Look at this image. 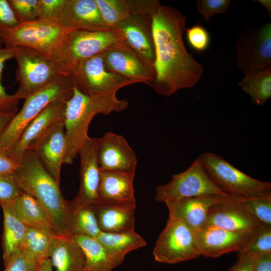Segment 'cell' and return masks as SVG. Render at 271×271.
<instances>
[{"mask_svg": "<svg viewBox=\"0 0 271 271\" xmlns=\"http://www.w3.org/2000/svg\"><path fill=\"white\" fill-rule=\"evenodd\" d=\"M186 19L177 9L161 5L153 17L156 78L150 87L159 95L170 96L192 88L201 78L203 66L188 52L183 41Z\"/></svg>", "mask_w": 271, "mask_h": 271, "instance_id": "obj_1", "label": "cell"}, {"mask_svg": "<svg viewBox=\"0 0 271 271\" xmlns=\"http://www.w3.org/2000/svg\"><path fill=\"white\" fill-rule=\"evenodd\" d=\"M20 165L12 175L24 193L36 198L52 216L59 235L71 236V210L69 201L64 199L58 184L45 168L36 153L26 150Z\"/></svg>", "mask_w": 271, "mask_h": 271, "instance_id": "obj_2", "label": "cell"}, {"mask_svg": "<svg viewBox=\"0 0 271 271\" xmlns=\"http://www.w3.org/2000/svg\"><path fill=\"white\" fill-rule=\"evenodd\" d=\"M117 92L90 96L73 86L71 98L66 102L64 119L65 150L63 164L71 165L88 138L89 124L99 114L108 115L128 107V101L119 99Z\"/></svg>", "mask_w": 271, "mask_h": 271, "instance_id": "obj_3", "label": "cell"}, {"mask_svg": "<svg viewBox=\"0 0 271 271\" xmlns=\"http://www.w3.org/2000/svg\"><path fill=\"white\" fill-rule=\"evenodd\" d=\"M121 41V36L114 30H74L66 35L49 57L61 75L70 77L80 62Z\"/></svg>", "mask_w": 271, "mask_h": 271, "instance_id": "obj_4", "label": "cell"}, {"mask_svg": "<svg viewBox=\"0 0 271 271\" xmlns=\"http://www.w3.org/2000/svg\"><path fill=\"white\" fill-rule=\"evenodd\" d=\"M73 93V85L69 77L61 75L49 85L25 100L0 136V153L10 157L22 134L31 122L51 102L68 101Z\"/></svg>", "mask_w": 271, "mask_h": 271, "instance_id": "obj_5", "label": "cell"}, {"mask_svg": "<svg viewBox=\"0 0 271 271\" xmlns=\"http://www.w3.org/2000/svg\"><path fill=\"white\" fill-rule=\"evenodd\" d=\"M206 172L224 192L245 197L271 195V184L254 179L239 170L222 157L206 152L198 157Z\"/></svg>", "mask_w": 271, "mask_h": 271, "instance_id": "obj_6", "label": "cell"}, {"mask_svg": "<svg viewBox=\"0 0 271 271\" xmlns=\"http://www.w3.org/2000/svg\"><path fill=\"white\" fill-rule=\"evenodd\" d=\"M19 87L14 94L25 100L61 76L48 55L26 47H14Z\"/></svg>", "mask_w": 271, "mask_h": 271, "instance_id": "obj_7", "label": "cell"}, {"mask_svg": "<svg viewBox=\"0 0 271 271\" xmlns=\"http://www.w3.org/2000/svg\"><path fill=\"white\" fill-rule=\"evenodd\" d=\"M76 30L61 26L56 20L37 19L20 23L6 33L0 41L5 48L26 47L49 56L66 35Z\"/></svg>", "mask_w": 271, "mask_h": 271, "instance_id": "obj_8", "label": "cell"}, {"mask_svg": "<svg viewBox=\"0 0 271 271\" xmlns=\"http://www.w3.org/2000/svg\"><path fill=\"white\" fill-rule=\"evenodd\" d=\"M160 6L157 0H135L130 16L113 29L132 49L154 66L155 51L152 20Z\"/></svg>", "mask_w": 271, "mask_h": 271, "instance_id": "obj_9", "label": "cell"}, {"mask_svg": "<svg viewBox=\"0 0 271 271\" xmlns=\"http://www.w3.org/2000/svg\"><path fill=\"white\" fill-rule=\"evenodd\" d=\"M156 201L166 202L183 198L224 195L204 170L199 158L185 171L173 175L168 183L156 189Z\"/></svg>", "mask_w": 271, "mask_h": 271, "instance_id": "obj_10", "label": "cell"}, {"mask_svg": "<svg viewBox=\"0 0 271 271\" xmlns=\"http://www.w3.org/2000/svg\"><path fill=\"white\" fill-rule=\"evenodd\" d=\"M153 254L156 261L169 264L201 255L196 244L195 232L181 221L170 216L156 242Z\"/></svg>", "mask_w": 271, "mask_h": 271, "instance_id": "obj_11", "label": "cell"}, {"mask_svg": "<svg viewBox=\"0 0 271 271\" xmlns=\"http://www.w3.org/2000/svg\"><path fill=\"white\" fill-rule=\"evenodd\" d=\"M69 78L74 87L90 96L117 92L120 88L134 83L108 71L102 53L80 62Z\"/></svg>", "mask_w": 271, "mask_h": 271, "instance_id": "obj_12", "label": "cell"}, {"mask_svg": "<svg viewBox=\"0 0 271 271\" xmlns=\"http://www.w3.org/2000/svg\"><path fill=\"white\" fill-rule=\"evenodd\" d=\"M235 48L237 65L244 75L270 67L271 24L242 30Z\"/></svg>", "mask_w": 271, "mask_h": 271, "instance_id": "obj_13", "label": "cell"}, {"mask_svg": "<svg viewBox=\"0 0 271 271\" xmlns=\"http://www.w3.org/2000/svg\"><path fill=\"white\" fill-rule=\"evenodd\" d=\"M106 69L136 83L150 86L154 82V66L148 63L123 41L106 49L102 53Z\"/></svg>", "mask_w": 271, "mask_h": 271, "instance_id": "obj_14", "label": "cell"}, {"mask_svg": "<svg viewBox=\"0 0 271 271\" xmlns=\"http://www.w3.org/2000/svg\"><path fill=\"white\" fill-rule=\"evenodd\" d=\"M260 224L235 195L226 194L220 195L210 208L205 225L235 232L253 233Z\"/></svg>", "mask_w": 271, "mask_h": 271, "instance_id": "obj_15", "label": "cell"}, {"mask_svg": "<svg viewBox=\"0 0 271 271\" xmlns=\"http://www.w3.org/2000/svg\"><path fill=\"white\" fill-rule=\"evenodd\" d=\"M99 138L88 137L80 150V186L77 196L69 201L73 206L96 205L99 202L101 170L97 150Z\"/></svg>", "mask_w": 271, "mask_h": 271, "instance_id": "obj_16", "label": "cell"}, {"mask_svg": "<svg viewBox=\"0 0 271 271\" xmlns=\"http://www.w3.org/2000/svg\"><path fill=\"white\" fill-rule=\"evenodd\" d=\"M252 233L205 225L195 232V238L201 255L217 257L230 252H241L250 242Z\"/></svg>", "mask_w": 271, "mask_h": 271, "instance_id": "obj_17", "label": "cell"}, {"mask_svg": "<svg viewBox=\"0 0 271 271\" xmlns=\"http://www.w3.org/2000/svg\"><path fill=\"white\" fill-rule=\"evenodd\" d=\"M97 156L101 171L136 170V155L121 135L107 132L99 138Z\"/></svg>", "mask_w": 271, "mask_h": 271, "instance_id": "obj_18", "label": "cell"}, {"mask_svg": "<svg viewBox=\"0 0 271 271\" xmlns=\"http://www.w3.org/2000/svg\"><path fill=\"white\" fill-rule=\"evenodd\" d=\"M56 20L68 28L90 31L109 30L95 0H66Z\"/></svg>", "mask_w": 271, "mask_h": 271, "instance_id": "obj_19", "label": "cell"}, {"mask_svg": "<svg viewBox=\"0 0 271 271\" xmlns=\"http://www.w3.org/2000/svg\"><path fill=\"white\" fill-rule=\"evenodd\" d=\"M66 102L56 100L49 104L24 130L10 158L19 162L32 144L56 126L64 123Z\"/></svg>", "mask_w": 271, "mask_h": 271, "instance_id": "obj_20", "label": "cell"}, {"mask_svg": "<svg viewBox=\"0 0 271 271\" xmlns=\"http://www.w3.org/2000/svg\"><path fill=\"white\" fill-rule=\"evenodd\" d=\"M135 172L101 170L97 204L136 205L133 186Z\"/></svg>", "mask_w": 271, "mask_h": 271, "instance_id": "obj_21", "label": "cell"}, {"mask_svg": "<svg viewBox=\"0 0 271 271\" xmlns=\"http://www.w3.org/2000/svg\"><path fill=\"white\" fill-rule=\"evenodd\" d=\"M28 149L36 153L46 170L60 184L65 150L64 124H60L51 129Z\"/></svg>", "mask_w": 271, "mask_h": 271, "instance_id": "obj_22", "label": "cell"}, {"mask_svg": "<svg viewBox=\"0 0 271 271\" xmlns=\"http://www.w3.org/2000/svg\"><path fill=\"white\" fill-rule=\"evenodd\" d=\"M218 195L183 198L165 202L169 216L177 219L194 232L203 227L210 208L218 201Z\"/></svg>", "mask_w": 271, "mask_h": 271, "instance_id": "obj_23", "label": "cell"}, {"mask_svg": "<svg viewBox=\"0 0 271 271\" xmlns=\"http://www.w3.org/2000/svg\"><path fill=\"white\" fill-rule=\"evenodd\" d=\"M100 231L122 233L134 230L136 205H92Z\"/></svg>", "mask_w": 271, "mask_h": 271, "instance_id": "obj_24", "label": "cell"}, {"mask_svg": "<svg viewBox=\"0 0 271 271\" xmlns=\"http://www.w3.org/2000/svg\"><path fill=\"white\" fill-rule=\"evenodd\" d=\"M49 258L56 271H82L85 263L83 251L71 236L56 235Z\"/></svg>", "mask_w": 271, "mask_h": 271, "instance_id": "obj_25", "label": "cell"}, {"mask_svg": "<svg viewBox=\"0 0 271 271\" xmlns=\"http://www.w3.org/2000/svg\"><path fill=\"white\" fill-rule=\"evenodd\" d=\"M1 206L4 215L2 237L3 258L6 265L23 251L27 226L17 217L10 203Z\"/></svg>", "mask_w": 271, "mask_h": 271, "instance_id": "obj_26", "label": "cell"}, {"mask_svg": "<svg viewBox=\"0 0 271 271\" xmlns=\"http://www.w3.org/2000/svg\"><path fill=\"white\" fill-rule=\"evenodd\" d=\"M10 204L17 217L27 226L49 230L57 234L52 216L32 196L23 192Z\"/></svg>", "mask_w": 271, "mask_h": 271, "instance_id": "obj_27", "label": "cell"}, {"mask_svg": "<svg viewBox=\"0 0 271 271\" xmlns=\"http://www.w3.org/2000/svg\"><path fill=\"white\" fill-rule=\"evenodd\" d=\"M95 239L105 249L116 266L122 263L127 253L146 245L145 239L134 230L122 233L101 232Z\"/></svg>", "mask_w": 271, "mask_h": 271, "instance_id": "obj_28", "label": "cell"}, {"mask_svg": "<svg viewBox=\"0 0 271 271\" xmlns=\"http://www.w3.org/2000/svg\"><path fill=\"white\" fill-rule=\"evenodd\" d=\"M73 237L84 254L85 263L82 271H112L116 267L96 239L83 235H75Z\"/></svg>", "mask_w": 271, "mask_h": 271, "instance_id": "obj_29", "label": "cell"}, {"mask_svg": "<svg viewBox=\"0 0 271 271\" xmlns=\"http://www.w3.org/2000/svg\"><path fill=\"white\" fill-rule=\"evenodd\" d=\"M237 85L250 95L254 103L263 105L271 96V67L245 74Z\"/></svg>", "mask_w": 271, "mask_h": 271, "instance_id": "obj_30", "label": "cell"}, {"mask_svg": "<svg viewBox=\"0 0 271 271\" xmlns=\"http://www.w3.org/2000/svg\"><path fill=\"white\" fill-rule=\"evenodd\" d=\"M57 235L49 230L27 226L23 251L40 263L49 258L52 242Z\"/></svg>", "mask_w": 271, "mask_h": 271, "instance_id": "obj_31", "label": "cell"}, {"mask_svg": "<svg viewBox=\"0 0 271 271\" xmlns=\"http://www.w3.org/2000/svg\"><path fill=\"white\" fill-rule=\"evenodd\" d=\"M71 210V232L73 236L83 235L96 238L101 232L92 205L73 206Z\"/></svg>", "mask_w": 271, "mask_h": 271, "instance_id": "obj_32", "label": "cell"}, {"mask_svg": "<svg viewBox=\"0 0 271 271\" xmlns=\"http://www.w3.org/2000/svg\"><path fill=\"white\" fill-rule=\"evenodd\" d=\"M106 27L114 29L131 15L135 0H95Z\"/></svg>", "mask_w": 271, "mask_h": 271, "instance_id": "obj_33", "label": "cell"}, {"mask_svg": "<svg viewBox=\"0 0 271 271\" xmlns=\"http://www.w3.org/2000/svg\"><path fill=\"white\" fill-rule=\"evenodd\" d=\"M235 196L246 210L260 223L271 226V195L257 197Z\"/></svg>", "mask_w": 271, "mask_h": 271, "instance_id": "obj_34", "label": "cell"}, {"mask_svg": "<svg viewBox=\"0 0 271 271\" xmlns=\"http://www.w3.org/2000/svg\"><path fill=\"white\" fill-rule=\"evenodd\" d=\"M268 253H271V226L260 224L253 232L247 246L238 254L257 256Z\"/></svg>", "mask_w": 271, "mask_h": 271, "instance_id": "obj_35", "label": "cell"}, {"mask_svg": "<svg viewBox=\"0 0 271 271\" xmlns=\"http://www.w3.org/2000/svg\"><path fill=\"white\" fill-rule=\"evenodd\" d=\"M8 2L20 23L38 19L39 0H8Z\"/></svg>", "mask_w": 271, "mask_h": 271, "instance_id": "obj_36", "label": "cell"}, {"mask_svg": "<svg viewBox=\"0 0 271 271\" xmlns=\"http://www.w3.org/2000/svg\"><path fill=\"white\" fill-rule=\"evenodd\" d=\"M185 31L187 41L192 49L202 52L208 48L210 42V36L203 26L196 25L186 29Z\"/></svg>", "mask_w": 271, "mask_h": 271, "instance_id": "obj_37", "label": "cell"}, {"mask_svg": "<svg viewBox=\"0 0 271 271\" xmlns=\"http://www.w3.org/2000/svg\"><path fill=\"white\" fill-rule=\"evenodd\" d=\"M230 3V0H198L197 9L204 20L208 21L215 15L226 13Z\"/></svg>", "mask_w": 271, "mask_h": 271, "instance_id": "obj_38", "label": "cell"}, {"mask_svg": "<svg viewBox=\"0 0 271 271\" xmlns=\"http://www.w3.org/2000/svg\"><path fill=\"white\" fill-rule=\"evenodd\" d=\"M19 101L14 94L0 100V136L17 113Z\"/></svg>", "mask_w": 271, "mask_h": 271, "instance_id": "obj_39", "label": "cell"}, {"mask_svg": "<svg viewBox=\"0 0 271 271\" xmlns=\"http://www.w3.org/2000/svg\"><path fill=\"white\" fill-rule=\"evenodd\" d=\"M22 192L12 175L0 177V205L11 203Z\"/></svg>", "mask_w": 271, "mask_h": 271, "instance_id": "obj_40", "label": "cell"}, {"mask_svg": "<svg viewBox=\"0 0 271 271\" xmlns=\"http://www.w3.org/2000/svg\"><path fill=\"white\" fill-rule=\"evenodd\" d=\"M39 264L22 251L5 265L3 271H37Z\"/></svg>", "mask_w": 271, "mask_h": 271, "instance_id": "obj_41", "label": "cell"}, {"mask_svg": "<svg viewBox=\"0 0 271 271\" xmlns=\"http://www.w3.org/2000/svg\"><path fill=\"white\" fill-rule=\"evenodd\" d=\"M20 22L17 19L8 0H0V41L3 36Z\"/></svg>", "mask_w": 271, "mask_h": 271, "instance_id": "obj_42", "label": "cell"}, {"mask_svg": "<svg viewBox=\"0 0 271 271\" xmlns=\"http://www.w3.org/2000/svg\"><path fill=\"white\" fill-rule=\"evenodd\" d=\"M66 0H39L37 19L56 20Z\"/></svg>", "mask_w": 271, "mask_h": 271, "instance_id": "obj_43", "label": "cell"}, {"mask_svg": "<svg viewBox=\"0 0 271 271\" xmlns=\"http://www.w3.org/2000/svg\"><path fill=\"white\" fill-rule=\"evenodd\" d=\"M14 48H0V100L8 98L11 95L7 94L2 84V74L5 63L7 60L14 58Z\"/></svg>", "mask_w": 271, "mask_h": 271, "instance_id": "obj_44", "label": "cell"}, {"mask_svg": "<svg viewBox=\"0 0 271 271\" xmlns=\"http://www.w3.org/2000/svg\"><path fill=\"white\" fill-rule=\"evenodd\" d=\"M19 165V162L0 153V177L11 176Z\"/></svg>", "mask_w": 271, "mask_h": 271, "instance_id": "obj_45", "label": "cell"}, {"mask_svg": "<svg viewBox=\"0 0 271 271\" xmlns=\"http://www.w3.org/2000/svg\"><path fill=\"white\" fill-rule=\"evenodd\" d=\"M254 257L251 254H239L238 259L228 271H252Z\"/></svg>", "mask_w": 271, "mask_h": 271, "instance_id": "obj_46", "label": "cell"}, {"mask_svg": "<svg viewBox=\"0 0 271 271\" xmlns=\"http://www.w3.org/2000/svg\"><path fill=\"white\" fill-rule=\"evenodd\" d=\"M252 271H271V253L255 256Z\"/></svg>", "mask_w": 271, "mask_h": 271, "instance_id": "obj_47", "label": "cell"}, {"mask_svg": "<svg viewBox=\"0 0 271 271\" xmlns=\"http://www.w3.org/2000/svg\"><path fill=\"white\" fill-rule=\"evenodd\" d=\"M37 271H53V266L49 258L40 262Z\"/></svg>", "mask_w": 271, "mask_h": 271, "instance_id": "obj_48", "label": "cell"}, {"mask_svg": "<svg viewBox=\"0 0 271 271\" xmlns=\"http://www.w3.org/2000/svg\"><path fill=\"white\" fill-rule=\"evenodd\" d=\"M260 3L267 10L268 15L270 18L271 16V1L270 0H258L254 1Z\"/></svg>", "mask_w": 271, "mask_h": 271, "instance_id": "obj_49", "label": "cell"}]
</instances>
